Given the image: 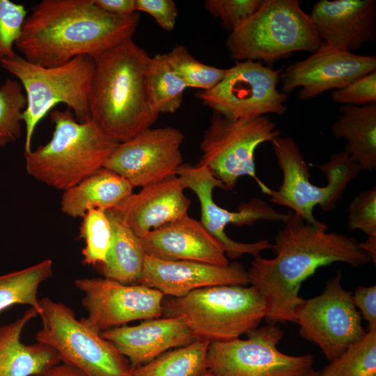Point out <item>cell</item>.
<instances>
[{
	"mask_svg": "<svg viewBox=\"0 0 376 376\" xmlns=\"http://www.w3.org/2000/svg\"><path fill=\"white\" fill-rule=\"evenodd\" d=\"M210 343L197 338L189 345L170 350L133 368L132 376H203L207 370Z\"/></svg>",
	"mask_w": 376,
	"mask_h": 376,
	"instance_id": "4316f807",
	"label": "cell"
},
{
	"mask_svg": "<svg viewBox=\"0 0 376 376\" xmlns=\"http://www.w3.org/2000/svg\"><path fill=\"white\" fill-rule=\"evenodd\" d=\"M246 336L210 343L207 370L214 376H300L313 370V355L291 356L277 349L283 336L277 324L256 327Z\"/></svg>",
	"mask_w": 376,
	"mask_h": 376,
	"instance_id": "8fae6325",
	"label": "cell"
},
{
	"mask_svg": "<svg viewBox=\"0 0 376 376\" xmlns=\"http://www.w3.org/2000/svg\"><path fill=\"white\" fill-rule=\"evenodd\" d=\"M289 212L285 227L274 237L275 257L256 256L247 271L249 283L266 301L268 324L295 323V309L303 299L301 283L318 268L336 262L354 267L370 262L354 237L329 233L324 224L311 225Z\"/></svg>",
	"mask_w": 376,
	"mask_h": 376,
	"instance_id": "6da1fadb",
	"label": "cell"
},
{
	"mask_svg": "<svg viewBox=\"0 0 376 376\" xmlns=\"http://www.w3.org/2000/svg\"><path fill=\"white\" fill-rule=\"evenodd\" d=\"M107 213L111 242L105 262L97 268L104 278L124 284L139 283L146 256L141 239L110 211Z\"/></svg>",
	"mask_w": 376,
	"mask_h": 376,
	"instance_id": "484cf974",
	"label": "cell"
},
{
	"mask_svg": "<svg viewBox=\"0 0 376 376\" xmlns=\"http://www.w3.org/2000/svg\"><path fill=\"white\" fill-rule=\"evenodd\" d=\"M140 284L164 295L183 297L203 288L217 285H246L247 271L239 263L227 265L189 261L163 260L146 256Z\"/></svg>",
	"mask_w": 376,
	"mask_h": 376,
	"instance_id": "ac0fdd59",
	"label": "cell"
},
{
	"mask_svg": "<svg viewBox=\"0 0 376 376\" xmlns=\"http://www.w3.org/2000/svg\"><path fill=\"white\" fill-rule=\"evenodd\" d=\"M322 376H376V328L352 344L322 370Z\"/></svg>",
	"mask_w": 376,
	"mask_h": 376,
	"instance_id": "f546056e",
	"label": "cell"
},
{
	"mask_svg": "<svg viewBox=\"0 0 376 376\" xmlns=\"http://www.w3.org/2000/svg\"><path fill=\"white\" fill-rule=\"evenodd\" d=\"M102 334L128 359L132 369L196 339L179 316L146 320L135 326L123 325Z\"/></svg>",
	"mask_w": 376,
	"mask_h": 376,
	"instance_id": "7402d4cb",
	"label": "cell"
},
{
	"mask_svg": "<svg viewBox=\"0 0 376 376\" xmlns=\"http://www.w3.org/2000/svg\"><path fill=\"white\" fill-rule=\"evenodd\" d=\"M176 175L185 189H191L197 196L201 205L200 221L222 244L227 257L236 259L244 254L256 257L260 256L263 251L272 249L273 244L266 240L251 243L236 242L226 234L224 229L228 224L242 227L252 226L261 220L285 223L290 216L289 211L286 214L277 212L260 198H253L242 203L235 212L219 207L214 201L213 190L215 188H226L206 166L182 164L178 168Z\"/></svg>",
	"mask_w": 376,
	"mask_h": 376,
	"instance_id": "5bb4252c",
	"label": "cell"
},
{
	"mask_svg": "<svg viewBox=\"0 0 376 376\" xmlns=\"http://www.w3.org/2000/svg\"><path fill=\"white\" fill-rule=\"evenodd\" d=\"M134 188L125 178L102 167L75 186L63 191L61 209L72 218H82L92 209L110 210L133 193Z\"/></svg>",
	"mask_w": 376,
	"mask_h": 376,
	"instance_id": "cb8c5ba5",
	"label": "cell"
},
{
	"mask_svg": "<svg viewBox=\"0 0 376 376\" xmlns=\"http://www.w3.org/2000/svg\"><path fill=\"white\" fill-rule=\"evenodd\" d=\"M40 304L42 325L36 341L54 349L61 363L86 376H132L128 359L70 307L47 297Z\"/></svg>",
	"mask_w": 376,
	"mask_h": 376,
	"instance_id": "9c48e42d",
	"label": "cell"
},
{
	"mask_svg": "<svg viewBox=\"0 0 376 376\" xmlns=\"http://www.w3.org/2000/svg\"><path fill=\"white\" fill-rule=\"evenodd\" d=\"M1 66L15 76L24 89L26 107L24 153L30 152L36 127L53 108L64 104L80 122L89 118L88 98L95 71L93 57L78 56L61 65L45 67L16 55L0 61Z\"/></svg>",
	"mask_w": 376,
	"mask_h": 376,
	"instance_id": "5b68a950",
	"label": "cell"
},
{
	"mask_svg": "<svg viewBox=\"0 0 376 376\" xmlns=\"http://www.w3.org/2000/svg\"><path fill=\"white\" fill-rule=\"evenodd\" d=\"M79 237L85 246L82 250L84 263L97 267L103 264L109 249L112 230L107 211L92 209L82 217Z\"/></svg>",
	"mask_w": 376,
	"mask_h": 376,
	"instance_id": "1f68e13d",
	"label": "cell"
},
{
	"mask_svg": "<svg viewBox=\"0 0 376 376\" xmlns=\"http://www.w3.org/2000/svg\"><path fill=\"white\" fill-rule=\"evenodd\" d=\"M311 22L297 0H263L260 8L226 42L237 61L271 64L296 52L313 53L321 45Z\"/></svg>",
	"mask_w": 376,
	"mask_h": 376,
	"instance_id": "8992f818",
	"label": "cell"
},
{
	"mask_svg": "<svg viewBox=\"0 0 376 376\" xmlns=\"http://www.w3.org/2000/svg\"><path fill=\"white\" fill-rule=\"evenodd\" d=\"M102 10L111 15L128 17L137 13L135 0H93Z\"/></svg>",
	"mask_w": 376,
	"mask_h": 376,
	"instance_id": "ab89813d",
	"label": "cell"
},
{
	"mask_svg": "<svg viewBox=\"0 0 376 376\" xmlns=\"http://www.w3.org/2000/svg\"><path fill=\"white\" fill-rule=\"evenodd\" d=\"M280 135L276 123L266 116L233 120L213 113L200 144L198 164L208 167L226 190L234 189L237 180L247 175L269 194L271 189L256 173L254 154L260 145Z\"/></svg>",
	"mask_w": 376,
	"mask_h": 376,
	"instance_id": "30bf717a",
	"label": "cell"
},
{
	"mask_svg": "<svg viewBox=\"0 0 376 376\" xmlns=\"http://www.w3.org/2000/svg\"><path fill=\"white\" fill-rule=\"evenodd\" d=\"M322 43L352 52L376 39L375 0H320L308 14Z\"/></svg>",
	"mask_w": 376,
	"mask_h": 376,
	"instance_id": "d6986e66",
	"label": "cell"
},
{
	"mask_svg": "<svg viewBox=\"0 0 376 376\" xmlns=\"http://www.w3.org/2000/svg\"><path fill=\"white\" fill-rule=\"evenodd\" d=\"M163 312L182 318L196 339L221 342L256 328L266 315L267 304L253 285H217L172 297Z\"/></svg>",
	"mask_w": 376,
	"mask_h": 376,
	"instance_id": "52a82bcc",
	"label": "cell"
},
{
	"mask_svg": "<svg viewBox=\"0 0 376 376\" xmlns=\"http://www.w3.org/2000/svg\"><path fill=\"white\" fill-rule=\"evenodd\" d=\"M203 376H214L212 373H210L208 370L203 375Z\"/></svg>",
	"mask_w": 376,
	"mask_h": 376,
	"instance_id": "ee69618b",
	"label": "cell"
},
{
	"mask_svg": "<svg viewBox=\"0 0 376 376\" xmlns=\"http://www.w3.org/2000/svg\"><path fill=\"white\" fill-rule=\"evenodd\" d=\"M139 19L138 13L128 17L108 13L93 0H42L26 17L15 46L31 63L61 65L132 39Z\"/></svg>",
	"mask_w": 376,
	"mask_h": 376,
	"instance_id": "7a4b0ae2",
	"label": "cell"
},
{
	"mask_svg": "<svg viewBox=\"0 0 376 376\" xmlns=\"http://www.w3.org/2000/svg\"><path fill=\"white\" fill-rule=\"evenodd\" d=\"M376 71L375 55H359L324 43L306 58L288 65L280 76L281 92L288 95L301 87V100H308L341 88L366 74Z\"/></svg>",
	"mask_w": 376,
	"mask_h": 376,
	"instance_id": "e0dca14e",
	"label": "cell"
},
{
	"mask_svg": "<svg viewBox=\"0 0 376 376\" xmlns=\"http://www.w3.org/2000/svg\"><path fill=\"white\" fill-rule=\"evenodd\" d=\"M26 17L24 5L0 0V61L17 55L13 47Z\"/></svg>",
	"mask_w": 376,
	"mask_h": 376,
	"instance_id": "836d02e7",
	"label": "cell"
},
{
	"mask_svg": "<svg viewBox=\"0 0 376 376\" xmlns=\"http://www.w3.org/2000/svg\"><path fill=\"white\" fill-rule=\"evenodd\" d=\"M339 111L331 126L334 136L347 141L343 151L361 169L373 172L376 169V104L341 105Z\"/></svg>",
	"mask_w": 376,
	"mask_h": 376,
	"instance_id": "d4e9b609",
	"label": "cell"
},
{
	"mask_svg": "<svg viewBox=\"0 0 376 376\" xmlns=\"http://www.w3.org/2000/svg\"><path fill=\"white\" fill-rule=\"evenodd\" d=\"M150 57L132 38L93 57L89 118L119 143L150 128L159 116L147 93Z\"/></svg>",
	"mask_w": 376,
	"mask_h": 376,
	"instance_id": "3957f363",
	"label": "cell"
},
{
	"mask_svg": "<svg viewBox=\"0 0 376 376\" xmlns=\"http://www.w3.org/2000/svg\"><path fill=\"white\" fill-rule=\"evenodd\" d=\"M183 132L175 127L148 128L120 143L104 166L121 175L134 187H145L176 175L182 164Z\"/></svg>",
	"mask_w": 376,
	"mask_h": 376,
	"instance_id": "2e32d148",
	"label": "cell"
},
{
	"mask_svg": "<svg viewBox=\"0 0 376 376\" xmlns=\"http://www.w3.org/2000/svg\"><path fill=\"white\" fill-rule=\"evenodd\" d=\"M353 300L368 322V329L376 328V285L358 286L353 294Z\"/></svg>",
	"mask_w": 376,
	"mask_h": 376,
	"instance_id": "f35d334b",
	"label": "cell"
},
{
	"mask_svg": "<svg viewBox=\"0 0 376 376\" xmlns=\"http://www.w3.org/2000/svg\"><path fill=\"white\" fill-rule=\"evenodd\" d=\"M300 376H322L320 371H313V370L308 371V373L301 375Z\"/></svg>",
	"mask_w": 376,
	"mask_h": 376,
	"instance_id": "7bdbcfd3",
	"label": "cell"
},
{
	"mask_svg": "<svg viewBox=\"0 0 376 376\" xmlns=\"http://www.w3.org/2000/svg\"><path fill=\"white\" fill-rule=\"evenodd\" d=\"M51 139L24 154L27 173L58 190L70 189L104 166L119 143L90 118L79 121L70 109H53Z\"/></svg>",
	"mask_w": 376,
	"mask_h": 376,
	"instance_id": "277c9868",
	"label": "cell"
},
{
	"mask_svg": "<svg viewBox=\"0 0 376 376\" xmlns=\"http://www.w3.org/2000/svg\"><path fill=\"white\" fill-rule=\"evenodd\" d=\"M341 279L342 273L338 270L320 295L303 299L294 311L300 336L318 345L329 362L367 332L361 325L353 294L343 288Z\"/></svg>",
	"mask_w": 376,
	"mask_h": 376,
	"instance_id": "7c38bea8",
	"label": "cell"
},
{
	"mask_svg": "<svg viewBox=\"0 0 376 376\" xmlns=\"http://www.w3.org/2000/svg\"><path fill=\"white\" fill-rule=\"evenodd\" d=\"M136 11L151 15L164 30L172 31L176 23L178 10L173 0H135Z\"/></svg>",
	"mask_w": 376,
	"mask_h": 376,
	"instance_id": "74e56055",
	"label": "cell"
},
{
	"mask_svg": "<svg viewBox=\"0 0 376 376\" xmlns=\"http://www.w3.org/2000/svg\"><path fill=\"white\" fill-rule=\"evenodd\" d=\"M74 284L84 295L81 304L88 315L84 320L100 332L162 315L164 295L145 285L124 284L104 277L80 278Z\"/></svg>",
	"mask_w": 376,
	"mask_h": 376,
	"instance_id": "9a60e30c",
	"label": "cell"
},
{
	"mask_svg": "<svg viewBox=\"0 0 376 376\" xmlns=\"http://www.w3.org/2000/svg\"><path fill=\"white\" fill-rule=\"evenodd\" d=\"M348 227L376 235V187L359 192L348 209Z\"/></svg>",
	"mask_w": 376,
	"mask_h": 376,
	"instance_id": "d590c367",
	"label": "cell"
},
{
	"mask_svg": "<svg viewBox=\"0 0 376 376\" xmlns=\"http://www.w3.org/2000/svg\"><path fill=\"white\" fill-rule=\"evenodd\" d=\"M38 315V311L30 307L13 322L0 326V376H42L61 363L51 347L38 342H21L24 327Z\"/></svg>",
	"mask_w": 376,
	"mask_h": 376,
	"instance_id": "603a6c76",
	"label": "cell"
},
{
	"mask_svg": "<svg viewBox=\"0 0 376 376\" xmlns=\"http://www.w3.org/2000/svg\"><path fill=\"white\" fill-rule=\"evenodd\" d=\"M26 97L17 79H7L0 86V148L16 141L22 134Z\"/></svg>",
	"mask_w": 376,
	"mask_h": 376,
	"instance_id": "d6a6232c",
	"label": "cell"
},
{
	"mask_svg": "<svg viewBox=\"0 0 376 376\" xmlns=\"http://www.w3.org/2000/svg\"><path fill=\"white\" fill-rule=\"evenodd\" d=\"M185 187L173 175L132 193L109 210L140 238L188 214L191 201Z\"/></svg>",
	"mask_w": 376,
	"mask_h": 376,
	"instance_id": "ffe728a7",
	"label": "cell"
},
{
	"mask_svg": "<svg viewBox=\"0 0 376 376\" xmlns=\"http://www.w3.org/2000/svg\"><path fill=\"white\" fill-rule=\"evenodd\" d=\"M42 376H86L78 369L60 363L48 369Z\"/></svg>",
	"mask_w": 376,
	"mask_h": 376,
	"instance_id": "60d3db41",
	"label": "cell"
},
{
	"mask_svg": "<svg viewBox=\"0 0 376 376\" xmlns=\"http://www.w3.org/2000/svg\"><path fill=\"white\" fill-rule=\"evenodd\" d=\"M271 143L283 180L277 191L271 189L270 201L290 208L311 225H322L313 216L314 207L318 205L325 212L334 210L361 170L359 165L343 150L333 154L329 161L316 165L328 182L324 187L316 186L310 182L308 165L291 137L280 135Z\"/></svg>",
	"mask_w": 376,
	"mask_h": 376,
	"instance_id": "ba28073f",
	"label": "cell"
},
{
	"mask_svg": "<svg viewBox=\"0 0 376 376\" xmlns=\"http://www.w3.org/2000/svg\"><path fill=\"white\" fill-rule=\"evenodd\" d=\"M140 239L146 255L157 259L229 264L222 244L200 221L188 214L151 230Z\"/></svg>",
	"mask_w": 376,
	"mask_h": 376,
	"instance_id": "44dd1931",
	"label": "cell"
},
{
	"mask_svg": "<svg viewBox=\"0 0 376 376\" xmlns=\"http://www.w3.org/2000/svg\"><path fill=\"white\" fill-rule=\"evenodd\" d=\"M53 275V263L43 260L21 270L0 275V312L15 304H27L39 316L42 313L38 298L40 285Z\"/></svg>",
	"mask_w": 376,
	"mask_h": 376,
	"instance_id": "83f0119b",
	"label": "cell"
},
{
	"mask_svg": "<svg viewBox=\"0 0 376 376\" xmlns=\"http://www.w3.org/2000/svg\"><path fill=\"white\" fill-rule=\"evenodd\" d=\"M263 0H206L205 9L220 19L221 26L233 31L248 19L262 5Z\"/></svg>",
	"mask_w": 376,
	"mask_h": 376,
	"instance_id": "e575fe53",
	"label": "cell"
},
{
	"mask_svg": "<svg viewBox=\"0 0 376 376\" xmlns=\"http://www.w3.org/2000/svg\"><path fill=\"white\" fill-rule=\"evenodd\" d=\"M334 102L341 105L376 104V71L362 75L331 93Z\"/></svg>",
	"mask_w": 376,
	"mask_h": 376,
	"instance_id": "8d00e7d4",
	"label": "cell"
},
{
	"mask_svg": "<svg viewBox=\"0 0 376 376\" xmlns=\"http://www.w3.org/2000/svg\"><path fill=\"white\" fill-rule=\"evenodd\" d=\"M174 72L187 87L207 91L214 88L224 78L226 69L205 64L194 58L187 48L178 45L166 53Z\"/></svg>",
	"mask_w": 376,
	"mask_h": 376,
	"instance_id": "4dcf8cb0",
	"label": "cell"
},
{
	"mask_svg": "<svg viewBox=\"0 0 376 376\" xmlns=\"http://www.w3.org/2000/svg\"><path fill=\"white\" fill-rule=\"evenodd\" d=\"M360 247L369 256L370 261L376 263V235L368 236L363 242H359Z\"/></svg>",
	"mask_w": 376,
	"mask_h": 376,
	"instance_id": "b9f144b4",
	"label": "cell"
},
{
	"mask_svg": "<svg viewBox=\"0 0 376 376\" xmlns=\"http://www.w3.org/2000/svg\"><path fill=\"white\" fill-rule=\"evenodd\" d=\"M282 71L259 61H236L217 85L201 91L197 97L213 113L230 119L283 115L288 95L277 88Z\"/></svg>",
	"mask_w": 376,
	"mask_h": 376,
	"instance_id": "4fadbf2b",
	"label": "cell"
},
{
	"mask_svg": "<svg viewBox=\"0 0 376 376\" xmlns=\"http://www.w3.org/2000/svg\"><path fill=\"white\" fill-rule=\"evenodd\" d=\"M146 88L150 104L159 115L177 111L187 87L171 68L165 53L150 57Z\"/></svg>",
	"mask_w": 376,
	"mask_h": 376,
	"instance_id": "f1b7e54d",
	"label": "cell"
}]
</instances>
